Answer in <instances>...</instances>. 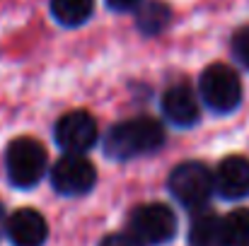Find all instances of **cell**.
I'll list each match as a JSON object with an SVG mask.
<instances>
[{
  "label": "cell",
  "mask_w": 249,
  "mask_h": 246,
  "mask_svg": "<svg viewBox=\"0 0 249 246\" xmlns=\"http://www.w3.org/2000/svg\"><path fill=\"white\" fill-rule=\"evenodd\" d=\"M177 213L165 203H143L128 215V232L145 246H167L177 237Z\"/></svg>",
  "instance_id": "4"
},
{
  "label": "cell",
  "mask_w": 249,
  "mask_h": 246,
  "mask_svg": "<svg viewBox=\"0 0 249 246\" xmlns=\"http://www.w3.org/2000/svg\"><path fill=\"white\" fill-rule=\"evenodd\" d=\"M46 171H49V155L39 140L15 138L5 148V174L15 188L29 191L39 186Z\"/></svg>",
  "instance_id": "3"
},
{
  "label": "cell",
  "mask_w": 249,
  "mask_h": 246,
  "mask_svg": "<svg viewBox=\"0 0 249 246\" xmlns=\"http://www.w3.org/2000/svg\"><path fill=\"white\" fill-rule=\"evenodd\" d=\"M215 193L223 200H242L249 196V160L242 155H230L213 169Z\"/></svg>",
  "instance_id": "10"
},
{
  "label": "cell",
  "mask_w": 249,
  "mask_h": 246,
  "mask_svg": "<svg viewBox=\"0 0 249 246\" xmlns=\"http://www.w3.org/2000/svg\"><path fill=\"white\" fill-rule=\"evenodd\" d=\"M198 97L201 94H196L186 82H177V84L167 87L162 101H160L165 118L177 128H194L201 121Z\"/></svg>",
  "instance_id": "8"
},
{
  "label": "cell",
  "mask_w": 249,
  "mask_h": 246,
  "mask_svg": "<svg viewBox=\"0 0 249 246\" xmlns=\"http://www.w3.org/2000/svg\"><path fill=\"white\" fill-rule=\"evenodd\" d=\"M51 15L61 27H83L94 12V0H51Z\"/></svg>",
  "instance_id": "13"
},
{
  "label": "cell",
  "mask_w": 249,
  "mask_h": 246,
  "mask_svg": "<svg viewBox=\"0 0 249 246\" xmlns=\"http://www.w3.org/2000/svg\"><path fill=\"white\" fill-rule=\"evenodd\" d=\"M172 22V10L169 5L160 0H143L141 7L136 10V27L143 36H158L162 34Z\"/></svg>",
  "instance_id": "12"
},
{
  "label": "cell",
  "mask_w": 249,
  "mask_h": 246,
  "mask_svg": "<svg viewBox=\"0 0 249 246\" xmlns=\"http://www.w3.org/2000/svg\"><path fill=\"white\" fill-rule=\"evenodd\" d=\"M53 140L63 152L85 155L99 140V126L89 111H68L53 126Z\"/></svg>",
  "instance_id": "7"
},
{
  "label": "cell",
  "mask_w": 249,
  "mask_h": 246,
  "mask_svg": "<svg viewBox=\"0 0 249 246\" xmlns=\"http://www.w3.org/2000/svg\"><path fill=\"white\" fill-rule=\"evenodd\" d=\"M167 191L181 208L191 213L206 210L208 200L215 196V174L203 162H181L169 171Z\"/></svg>",
  "instance_id": "2"
},
{
  "label": "cell",
  "mask_w": 249,
  "mask_h": 246,
  "mask_svg": "<svg viewBox=\"0 0 249 246\" xmlns=\"http://www.w3.org/2000/svg\"><path fill=\"white\" fill-rule=\"evenodd\" d=\"M104 2L114 12H128V10H138L143 0H104Z\"/></svg>",
  "instance_id": "17"
},
{
  "label": "cell",
  "mask_w": 249,
  "mask_h": 246,
  "mask_svg": "<svg viewBox=\"0 0 249 246\" xmlns=\"http://www.w3.org/2000/svg\"><path fill=\"white\" fill-rule=\"evenodd\" d=\"M189 246H228V234H225V217L211 210H198L189 225L186 234Z\"/></svg>",
  "instance_id": "11"
},
{
  "label": "cell",
  "mask_w": 249,
  "mask_h": 246,
  "mask_svg": "<svg viewBox=\"0 0 249 246\" xmlns=\"http://www.w3.org/2000/svg\"><path fill=\"white\" fill-rule=\"evenodd\" d=\"M7 220H10V215L5 213V205H2V200H0V239L7 237Z\"/></svg>",
  "instance_id": "18"
},
{
  "label": "cell",
  "mask_w": 249,
  "mask_h": 246,
  "mask_svg": "<svg viewBox=\"0 0 249 246\" xmlns=\"http://www.w3.org/2000/svg\"><path fill=\"white\" fill-rule=\"evenodd\" d=\"M198 94L211 111L232 114L242 104V80L230 66L213 63L198 78Z\"/></svg>",
  "instance_id": "5"
},
{
  "label": "cell",
  "mask_w": 249,
  "mask_h": 246,
  "mask_svg": "<svg viewBox=\"0 0 249 246\" xmlns=\"http://www.w3.org/2000/svg\"><path fill=\"white\" fill-rule=\"evenodd\" d=\"M7 242L12 246H46L49 222L34 208H17L7 220Z\"/></svg>",
  "instance_id": "9"
},
{
  "label": "cell",
  "mask_w": 249,
  "mask_h": 246,
  "mask_svg": "<svg viewBox=\"0 0 249 246\" xmlns=\"http://www.w3.org/2000/svg\"><path fill=\"white\" fill-rule=\"evenodd\" d=\"M97 246H145V244H141L131 232H114V234H107Z\"/></svg>",
  "instance_id": "16"
},
{
  "label": "cell",
  "mask_w": 249,
  "mask_h": 246,
  "mask_svg": "<svg viewBox=\"0 0 249 246\" xmlns=\"http://www.w3.org/2000/svg\"><path fill=\"white\" fill-rule=\"evenodd\" d=\"M228 246H249V208H237L225 215Z\"/></svg>",
  "instance_id": "14"
},
{
  "label": "cell",
  "mask_w": 249,
  "mask_h": 246,
  "mask_svg": "<svg viewBox=\"0 0 249 246\" xmlns=\"http://www.w3.org/2000/svg\"><path fill=\"white\" fill-rule=\"evenodd\" d=\"M49 181L58 196L66 198H80L87 196L97 186V169L85 155L66 152L58 162L51 166Z\"/></svg>",
  "instance_id": "6"
},
{
  "label": "cell",
  "mask_w": 249,
  "mask_h": 246,
  "mask_svg": "<svg viewBox=\"0 0 249 246\" xmlns=\"http://www.w3.org/2000/svg\"><path fill=\"white\" fill-rule=\"evenodd\" d=\"M230 49H232V56L235 61L249 70V24L247 27H240L235 34H232V41H230Z\"/></svg>",
  "instance_id": "15"
},
{
  "label": "cell",
  "mask_w": 249,
  "mask_h": 246,
  "mask_svg": "<svg viewBox=\"0 0 249 246\" xmlns=\"http://www.w3.org/2000/svg\"><path fill=\"white\" fill-rule=\"evenodd\" d=\"M165 145V128L153 116H133L121 123H114L104 138V155L116 162H128L143 155H153Z\"/></svg>",
  "instance_id": "1"
}]
</instances>
